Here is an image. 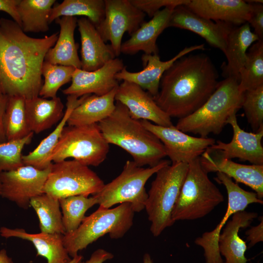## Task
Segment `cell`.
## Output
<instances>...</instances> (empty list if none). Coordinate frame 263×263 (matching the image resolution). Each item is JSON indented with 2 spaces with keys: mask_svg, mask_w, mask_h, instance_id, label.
Wrapping results in <instances>:
<instances>
[{
  "mask_svg": "<svg viewBox=\"0 0 263 263\" xmlns=\"http://www.w3.org/2000/svg\"><path fill=\"white\" fill-rule=\"evenodd\" d=\"M58 36L29 37L14 20L0 18V92L25 99L39 96L45 56Z\"/></svg>",
  "mask_w": 263,
  "mask_h": 263,
  "instance_id": "1",
  "label": "cell"
},
{
  "mask_svg": "<svg viewBox=\"0 0 263 263\" xmlns=\"http://www.w3.org/2000/svg\"><path fill=\"white\" fill-rule=\"evenodd\" d=\"M218 72L205 54L186 55L176 60L163 74L157 105L170 117L182 118L200 108L215 90Z\"/></svg>",
  "mask_w": 263,
  "mask_h": 263,
  "instance_id": "2",
  "label": "cell"
},
{
  "mask_svg": "<svg viewBox=\"0 0 263 263\" xmlns=\"http://www.w3.org/2000/svg\"><path fill=\"white\" fill-rule=\"evenodd\" d=\"M97 125L107 142L128 152L138 166L154 167L166 156L161 141L140 120L132 118L128 109L118 101L111 115Z\"/></svg>",
  "mask_w": 263,
  "mask_h": 263,
  "instance_id": "3",
  "label": "cell"
},
{
  "mask_svg": "<svg viewBox=\"0 0 263 263\" xmlns=\"http://www.w3.org/2000/svg\"><path fill=\"white\" fill-rule=\"evenodd\" d=\"M239 81L227 77L219 82L205 103L191 114L180 118L175 127L185 133L207 137L210 133L219 134L233 113L241 108L244 93Z\"/></svg>",
  "mask_w": 263,
  "mask_h": 263,
  "instance_id": "4",
  "label": "cell"
},
{
  "mask_svg": "<svg viewBox=\"0 0 263 263\" xmlns=\"http://www.w3.org/2000/svg\"><path fill=\"white\" fill-rule=\"evenodd\" d=\"M134 211L129 203H123L113 208L99 207L88 216H85L74 231L64 234L63 244L72 258L79 251L105 234L111 238L123 237L133 225Z\"/></svg>",
  "mask_w": 263,
  "mask_h": 263,
  "instance_id": "5",
  "label": "cell"
},
{
  "mask_svg": "<svg viewBox=\"0 0 263 263\" xmlns=\"http://www.w3.org/2000/svg\"><path fill=\"white\" fill-rule=\"evenodd\" d=\"M188 169V163H171L161 168L155 173L145 207L150 222V231L154 237L159 236L175 223L172 213Z\"/></svg>",
  "mask_w": 263,
  "mask_h": 263,
  "instance_id": "6",
  "label": "cell"
},
{
  "mask_svg": "<svg viewBox=\"0 0 263 263\" xmlns=\"http://www.w3.org/2000/svg\"><path fill=\"white\" fill-rule=\"evenodd\" d=\"M224 201L223 195L202 167L200 156L188 163V171L172 213V219L175 222L203 218Z\"/></svg>",
  "mask_w": 263,
  "mask_h": 263,
  "instance_id": "7",
  "label": "cell"
},
{
  "mask_svg": "<svg viewBox=\"0 0 263 263\" xmlns=\"http://www.w3.org/2000/svg\"><path fill=\"white\" fill-rule=\"evenodd\" d=\"M169 164V160L163 159L154 167L145 168L133 161H127L121 173L94 195L97 204L109 208L117 204L129 203L134 212H140L145 209L148 198L145 188L147 181L161 168Z\"/></svg>",
  "mask_w": 263,
  "mask_h": 263,
  "instance_id": "8",
  "label": "cell"
},
{
  "mask_svg": "<svg viewBox=\"0 0 263 263\" xmlns=\"http://www.w3.org/2000/svg\"><path fill=\"white\" fill-rule=\"evenodd\" d=\"M109 144L97 124L65 126L49 157L51 163L72 158L87 166L97 167L106 158Z\"/></svg>",
  "mask_w": 263,
  "mask_h": 263,
  "instance_id": "9",
  "label": "cell"
},
{
  "mask_svg": "<svg viewBox=\"0 0 263 263\" xmlns=\"http://www.w3.org/2000/svg\"><path fill=\"white\" fill-rule=\"evenodd\" d=\"M105 184L87 166L75 160L53 163L43 193L59 200L72 196L94 195Z\"/></svg>",
  "mask_w": 263,
  "mask_h": 263,
  "instance_id": "10",
  "label": "cell"
},
{
  "mask_svg": "<svg viewBox=\"0 0 263 263\" xmlns=\"http://www.w3.org/2000/svg\"><path fill=\"white\" fill-rule=\"evenodd\" d=\"M215 180L223 185L227 193V207L223 219L215 228L206 232L197 237L194 243L204 250L206 263H224L218 248V240L222 230L227 221L235 213L244 211L253 203L263 204L255 192L248 191L241 188L237 183L225 174L217 172Z\"/></svg>",
  "mask_w": 263,
  "mask_h": 263,
  "instance_id": "11",
  "label": "cell"
},
{
  "mask_svg": "<svg viewBox=\"0 0 263 263\" xmlns=\"http://www.w3.org/2000/svg\"><path fill=\"white\" fill-rule=\"evenodd\" d=\"M105 17L96 27L105 42L109 41L116 57L120 54L122 39L125 32L134 33L145 21L146 15L130 0H104Z\"/></svg>",
  "mask_w": 263,
  "mask_h": 263,
  "instance_id": "12",
  "label": "cell"
},
{
  "mask_svg": "<svg viewBox=\"0 0 263 263\" xmlns=\"http://www.w3.org/2000/svg\"><path fill=\"white\" fill-rule=\"evenodd\" d=\"M51 167L40 170L23 165L16 169L0 173V196L20 208L28 209L31 200L43 193V188Z\"/></svg>",
  "mask_w": 263,
  "mask_h": 263,
  "instance_id": "13",
  "label": "cell"
},
{
  "mask_svg": "<svg viewBox=\"0 0 263 263\" xmlns=\"http://www.w3.org/2000/svg\"><path fill=\"white\" fill-rule=\"evenodd\" d=\"M142 125L154 134L163 144L166 156L171 163H188L200 157L214 144V139L191 136L177 129L175 126L164 127L148 120H140Z\"/></svg>",
  "mask_w": 263,
  "mask_h": 263,
  "instance_id": "14",
  "label": "cell"
},
{
  "mask_svg": "<svg viewBox=\"0 0 263 263\" xmlns=\"http://www.w3.org/2000/svg\"><path fill=\"white\" fill-rule=\"evenodd\" d=\"M227 124L233 130L231 141L226 143L218 140L207 150L224 158H237L241 161H247L252 165H263V130L257 132L244 131L238 123L236 113L230 116Z\"/></svg>",
  "mask_w": 263,
  "mask_h": 263,
  "instance_id": "15",
  "label": "cell"
},
{
  "mask_svg": "<svg viewBox=\"0 0 263 263\" xmlns=\"http://www.w3.org/2000/svg\"><path fill=\"white\" fill-rule=\"evenodd\" d=\"M125 67L123 60L118 58L109 61L100 68L91 72L75 69L72 83L62 93L77 97L85 95H104L119 85L115 76Z\"/></svg>",
  "mask_w": 263,
  "mask_h": 263,
  "instance_id": "16",
  "label": "cell"
},
{
  "mask_svg": "<svg viewBox=\"0 0 263 263\" xmlns=\"http://www.w3.org/2000/svg\"><path fill=\"white\" fill-rule=\"evenodd\" d=\"M169 27L191 31L204 38L210 46L224 53L228 35L234 26L223 21L214 22L196 14L186 6L181 5L173 9L169 22Z\"/></svg>",
  "mask_w": 263,
  "mask_h": 263,
  "instance_id": "17",
  "label": "cell"
},
{
  "mask_svg": "<svg viewBox=\"0 0 263 263\" xmlns=\"http://www.w3.org/2000/svg\"><path fill=\"white\" fill-rule=\"evenodd\" d=\"M115 100L124 105L134 119L148 120L164 127L173 125L171 117L157 105L153 97L136 84L123 81L119 84Z\"/></svg>",
  "mask_w": 263,
  "mask_h": 263,
  "instance_id": "18",
  "label": "cell"
},
{
  "mask_svg": "<svg viewBox=\"0 0 263 263\" xmlns=\"http://www.w3.org/2000/svg\"><path fill=\"white\" fill-rule=\"evenodd\" d=\"M204 49V44L187 47L170 59L164 61L160 59L158 54H143L141 59L144 68L142 71L129 72L125 66L116 74L115 78L118 81L123 80L136 84L154 97L159 92L163 74L176 60L192 52Z\"/></svg>",
  "mask_w": 263,
  "mask_h": 263,
  "instance_id": "19",
  "label": "cell"
},
{
  "mask_svg": "<svg viewBox=\"0 0 263 263\" xmlns=\"http://www.w3.org/2000/svg\"><path fill=\"white\" fill-rule=\"evenodd\" d=\"M204 170L223 173L236 181L250 187L258 197L263 198V165H244L224 158L207 149L200 156Z\"/></svg>",
  "mask_w": 263,
  "mask_h": 263,
  "instance_id": "20",
  "label": "cell"
},
{
  "mask_svg": "<svg viewBox=\"0 0 263 263\" xmlns=\"http://www.w3.org/2000/svg\"><path fill=\"white\" fill-rule=\"evenodd\" d=\"M81 40V69L96 70L116 57L110 44L104 41L94 25L87 18L77 19Z\"/></svg>",
  "mask_w": 263,
  "mask_h": 263,
  "instance_id": "21",
  "label": "cell"
},
{
  "mask_svg": "<svg viewBox=\"0 0 263 263\" xmlns=\"http://www.w3.org/2000/svg\"><path fill=\"white\" fill-rule=\"evenodd\" d=\"M185 6L205 18L236 26L247 22L251 9L243 0H189Z\"/></svg>",
  "mask_w": 263,
  "mask_h": 263,
  "instance_id": "22",
  "label": "cell"
},
{
  "mask_svg": "<svg viewBox=\"0 0 263 263\" xmlns=\"http://www.w3.org/2000/svg\"><path fill=\"white\" fill-rule=\"evenodd\" d=\"M173 7H165L156 12L149 21H145L122 44L120 52L125 55H133L139 51L144 54H158L156 41L159 36L169 24Z\"/></svg>",
  "mask_w": 263,
  "mask_h": 263,
  "instance_id": "23",
  "label": "cell"
},
{
  "mask_svg": "<svg viewBox=\"0 0 263 263\" xmlns=\"http://www.w3.org/2000/svg\"><path fill=\"white\" fill-rule=\"evenodd\" d=\"M258 213L244 210L234 214L223 228L218 240V248L221 256L225 260L224 263H246L245 256L247 249L246 242L239 235L241 228L249 227Z\"/></svg>",
  "mask_w": 263,
  "mask_h": 263,
  "instance_id": "24",
  "label": "cell"
},
{
  "mask_svg": "<svg viewBox=\"0 0 263 263\" xmlns=\"http://www.w3.org/2000/svg\"><path fill=\"white\" fill-rule=\"evenodd\" d=\"M0 235L5 238L15 237L31 242L37 254L46 259L47 263H69L70 258L63 244V234L40 232L29 233L23 228H0Z\"/></svg>",
  "mask_w": 263,
  "mask_h": 263,
  "instance_id": "25",
  "label": "cell"
},
{
  "mask_svg": "<svg viewBox=\"0 0 263 263\" xmlns=\"http://www.w3.org/2000/svg\"><path fill=\"white\" fill-rule=\"evenodd\" d=\"M258 40V37L251 30L247 22L232 29L224 53L227 63L222 66V75L225 78L232 77L239 81L240 71L245 62L248 49Z\"/></svg>",
  "mask_w": 263,
  "mask_h": 263,
  "instance_id": "26",
  "label": "cell"
},
{
  "mask_svg": "<svg viewBox=\"0 0 263 263\" xmlns=\"http://www.w3.org/2000/svg\"><path fill=\"white\" fill-rule=\"evenodd\" d=\"M60 31L55 45L47 52L44 61L50 63L81 69V61L77 53V45L74 38L77 26L76 17H61L55 19Z\"/></svg>",
  "mask_w": 263,
  "mask_h": 263,
  "instance_id": "27",
  "label": "cell"
},
{
  "mask_svg": "<svg viewBox=\"0 0 263 263\" xmlns=\"http://www.w3.org/2000/svg\"><path fill=\"white\" fill-rule=\"evenodd\" d=\"M118 86L103 95H86L83 101L72 111L67 120L68 125L97 124L108 117L115 108V95Z\"/></svg>",
  "mask_w": 263,
  "mask_h": 263,
  "instance_id": "28",
  "label": "cell"
},
{
  "mask_svg": "<svg viewBox=\"0 0 263 263\" xmlns=\"http://www.w3.org/2000/svg\"><path fill=\"white\" fill-rule=\"evenodd\" d=\"M29 126L32 132L39 133L51 128L63 117L64 105L59 97L45 98L37 96L25 100Z\"/></svg>",
  "mask_w": 263,
  "mask_h": 263,
  "instance_id": "29",
  "label": "cell"
},
{
  "mask_svg": "<svg viewBox=\"0 0 263 263\" xmlns=\"http://www.w3.org/2000/svg\"><path fill=\"white\" fill-rule=\"evenodd\" d=\"M85 96L83 95L78 99L75 96L68 95L66 109L63 117L53 131L43 139L33 151L23 155L24 165L31 166L40 170L51 166L53 163L49 161V157L59 141L68 119L73 109L83 101Z\"/></svg>",
  "mask_w": 263,
  "mask_h": 263,
  "instance_id": "30",
  "label": "cell"
},
{
  "mask_svg": "<svg viewBox=\"0 0 263 263\" xmlns=\"http://www.w3.org/2000/svg\"><path fill=\"white\" fill-rule=\"evenodd\" d=\"M55 0H20L18 6L24 33L45 32L49 29V17Z\"/></svg>",
  "mask_w": 263,
  "mask_h": 263,
  "instance_id": "31",
  "label": "cell"
},
{
  "mask_svg": "<svg viewBox=\"0 0 263 263\" xmlns=\"http://www.w3.org/2000/svg\"><path fill=\"white\" fill-rule=\"evenodd\" d=\"M105 10L104 0H64L52 8L49 23L61 17L80 16L87 18L96 27L103 20Z\"/></svg>",
  "mask_w": 263,
  "mask_h": 263,
  "instance_id": "32",
  "label": "cell"
},
{
  "mask_svg": "<svg viewBox=\"0 0 263 263\" xmlns=\"http://www.w3.org/2000/svg\"><path fill=\"white\" fill-rule=\"evenodd\" d=\"M30 206L38 216L41 232L65 234L59 200L43 193L33 198Z\"/></svg>",
  "mask_w": 263,
  "mask_h": 263,
  "instance_id": "33",
  "label": "cell"
},
{
  "mask_svg": "<svg viewBox=\"0 0 263 263\" xmlns=\"http://www.w3.org/2000/svg\"><path fill=\"white\" fill-rule=\"evenodd\" d=\"M25 99L8 96L4 116V128L7 141L22 139L31 133L25 108Z\"/></svg>",
  "mask_w": 263,
  "mask_h": 263,
  "instance_id": "34",
  "label": "cell"
},
{
  "mask_svg": "<svg viewBox=\"0 0 263 263\" xmlns=\"http://www.w3.org/2000/svg\"><path fill=\"white\" fill-rule=\"evenodd\" d=\"M239 75V87L243 93L263 86V40L256 41L247 51Z\"/></svg>",
  "mask_w": 263,
  "mask_h": 263,
  "instance_id": "35",
  "label": "cell"
},
{
  "mask_svg": "<svg viewBox=\"0 0 263 263\" xmlns=\"http://www.w3.org/2000/svg\"><path fill=\"white\" fill-rule=\"evenodd\" d=\"M62 211V220L65 234L75 230L85 218L86 212L97 204L94 195L91 197L84 195L70 196L59 200Z\"/></svg>",
  "mask_w": 263,
  "mask_h": 263,
  "instance_id": "36",
  "label": "cell"
},
{
  "mask_svg": "<svg viewBox=\"0 0 263 263\" xmlns=\"http://www.w3.org/2000/svg\"><path fill=\"white\" fill-rule=\"evenodd\" d=\"M75 69L71 66L53 64L44 61L41 69L44 83L39 96L45 98L56 97L60 88L71 81Z\"/></svg>",
  "mask_w": 263,
  "mask_h": 263,
  "instance_id": "37",
  "label": "cell"
},
{
  "mask_svg": "<svg viewBox=\"0 0 263 263\" xmlns=\"http://www.w3.org/2000/svg\"><path fill=\"white\" fill-rule=\"evenodd\" d=\"M34 133L19 140L0 142V173L24 165L22 151L32 141Z\"/></svg>",
  "mask_w": 263,
  "mask_h": 263,
  "instance_id": "38",
  "label": "cell"
},
{
  "mask_svg": "<svg viewBox=\"0 0 263 263\" xmlns=\"http://www.w3.org/2000/svg\"><path fill=\"white\" fill-rule=\"evenodd\" d=\"M241 108L254 132L263 130V86L244 91Z\"/></svg>",
  "mask_w": 263,
  "mask_h": 263,
  "instance_id": "39",
  "label": "cell"
},
{
  "mask_svg": "<svg viewBox=\"0 0 263 263\" xmlns=\"http://www.w3.org/2000/svg\"><path fill=\"white\" fill-rule=\"evenodd\" d=\"M131 3L146 15L152 18L160 9L165 7L175 8L186 5L188 0H130Z\"/></svg>",
  "mask_w": 263,
  "mask_h": 263,
  "instance_id": "40",
  "label": "cell"
},
{
  "mask_svg": "<svg viewBox=\"0 0 263 263\" xmlns=\"http://www.w3.org/2000/svg\"><path fill=\"white\" fill-rule=\"evenodd\" d=\"M251 4L247 23L254 29V33L259 40H263V0L248 1Z\"/></svg>",
  "mask_w": 263,
  "mask_h": 263,
  "instance_id": "41",
  "label": "cell"
},
{
  "mask_svg": "<svg viewBox=\"0 0 263 263\" xmlns=\"http://www.w3.org/2000/svg\"><path fill=\"white\" fill-rule=\"evenodd\" d=\"M19 1L20 0H0V11L7 13L15 22L21 27V22L18 9Z\"/></svg>",
  "mask_w": 263,
  "mask_h": 263,
  "instance_id": "42",
  "label": "cell"
},
{
  "mask_svg": "<svg viewBox=\"0 0 263 263\" xmlns=\"http://www.w3.org/2000/svg\"><path fill=\"white\" fill-rule=\"evenodd\" d=\"M245 234L247 236V241L249 242V246L250 247L263 241V218L262 217L260 218L259 224L252 226L246 231Z\"/></svg>",
  "mask_w": 263,
  "mask_h": 263,
  "instance_id": "43",
  "label": "cell"
},
{
  "mask_svg": "<svg viewBox=\"0 0 263 263\" xmlns=\"http://www.w3.org/2000/svg\"><path fill=\"white\" fill-rule=\"evenodd\" d=\"M113 258V255L111 253L103 249L99 248L92 254L89 260L81 263H103Z\"/></svg>",
  "mask_w": 263,
  "mask_h": 263,
  "instance_id": "44",
  "label": "cell"
},
{
  "mask_svg": "<svg viewBox=\"0 0 263 263\" xmlns=\"http://www.w3.org/2000/svg\"><path fill=\"white\" fill-rule=\"evenodd\" d=\"M8 96L0 92V142L7 141L4 128V116Z\"/></svg>",
  "mask_w": 263,
  "mask_h": 263,
  "instance_id": "45",
  "label": "cell"
},
{
  "mask_svg": "<svg viewBox=\"0 0 263 263\" xmlns=\"http://www.w3.org/2000/svg\"><path fill=\"white\" fill-rule=\"evenodd\" d=\"M0 263H14L12 258L8 256L6 249L4 248L0 250Z\"/></svg>",
  "mask_w": 263,
  "mask_h": 263,
  "instance_id": "46",
  "label": "cell"
},
{
  "mask_svg": "<svg viewBox=\"0 0 263 263\" xmlns=\"http://www.w3.org/2000/svg\"><path fill=\"white\" fill-rule=\"evenodd\" d=\"M83 259V256L80 255H77L72 258L69 263H81Z\"/></svg>",
  "mask_w": 263,
  "mask_h": 263,
  "instance_id": "47",
  "label": "cell"
},
{
  "mask_svg": "<svg viewBox=\"0 0 263 263\" xmlns=\"http://www.w3.org/2000/svg\"><path fill=\"white\" fill-rule=\"evenodd\" d=\"M143 263H152V261L149 254L146 253L144 254Z\"/></svg>",
  "mask_w": 263,
  "mask_h": 263,
  "instance_id": "48",
  "label": "cell"
},
{
  "mask_svg": "<svg viewBox=\"0 0 263 263\" xmlns=\"http://www.w3.org/2000/svg\"></svg>",
  "mask_w": 263,
  "mask_h": 263,
  "instance_id": "49",
  "label": "cell"
}]
</instances>
